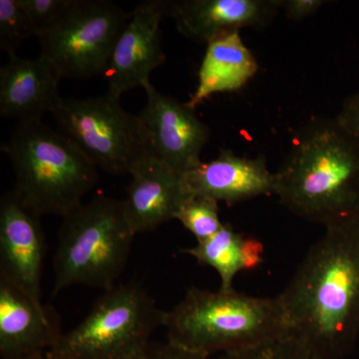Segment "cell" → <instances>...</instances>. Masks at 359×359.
Here are the masks:
<instances>
[{"instance_id":"obj_1","label":"cell","mask_w":359,"mask_h":359,"mask_svg":"<svg viewBox=\"0 0 359 359\" xmlns=\"http://www.w3.org/2000/svg\"><path fill=\"white\" fill-rule=\"evenodd\" d=\"M287 330L314 359H339L359 337V222L325 228L278 295Z\"/></svg>"},{"instance_id":"obj_2","label":"cell","mask_w":359,"mask_h":359,"mask_svg":"<svg viewBox=\"0 0 359 359\" xmlns=\"http://www.w3.org/2000/svg\"><path fill=\"white\" fill-rule=\"evenodd\" d=\"M273 195L299 218L325 228L359 222V138L337 117L316 118L292 137Z\"/></svg>"},{"instance_id":"obj_3","label":"cell","mask_w":359,"mask_h":359,"mask_svg":"<svg viewBox=\"0 0 359 359\" xmlns=\"http://www.w3.org/2000/svg\"><path fill=\"white\" fill-rule=\"evenodd\" d=\"M168 341L207 356L257 346L289 332L278 297L191 287L166 311Z\"/></svg>"},{"instance_id":"obj_4","label":"cell","mask_w":359,"mask_h":359,"mask_svg":"<svg viewBox=\"0 0 359 359\" xmlns=\"http://www.w3.org/2000/svg\"><path fill=\"white\" fill-rule=\"evenodd\" d=\"M1 150L15 172L14 192L35 214L65 217L83 204L98 180L76 144L41 121L20 122Z\"/></svg>"},{"instance_id":"obj_5","label":"cell","mask_w":359,"mask_h":359,"mask_svg":"<svg viewBox=\"0 0 359 359\" xmlns=\"http://www.w3.org/2000/svg\"><path fill=\"white\" fill-rule=\"evenodd\" d=\"M62 219L54 257L53 294L78 285L112 289L136 236L122 201L97 196Z\"/></svg>"},{"instance_id":"obj_6","label":"cell","mask_w":359,"mask_h":359,"mask_svg":"<svg viewBox=\"0 0 359 359\" xmlns=\"http://www.w3.org/2000/svg\"><path fill=\"white\" fill-rule=\"evenodd\" d=\"M165 318L166 311L140 285H115L52 351L70 359H135Z\"/></svg>"},{"instance_id":"obj_7","label":"cell","mask_w":359,"mask_h":359,"mask_svg":"<svg viewBox=\"0 0 359 359\" xmlns=\"http://www.w3.org/2000/svg\"><path fill=\"white\" fill-rule=\"evenodd\" d=\"M51 114L60 133L106 173L130 175L153 155L140 117L123 109L120 99L108 93L88 99L61 97Z\"/></svg>"},{"instance_id":"obj_8","label":"cell","mask_w":359,"mask_h":359,"mask_svg":"<svg viewBox=\"0 0 359 359\" xmlns=\"http://www.w3.org/2000/svg\"><path fill=\"white\" fill-rule=\"evenodd\" d=\"M130 13L107 0H73L51 27L37 33L40 56L61 78L86 79L105 73Z\"/></svg>"},{"instance_id":"obj_9","label":"cell","mask_w":359,"mask_h":359,"mask_svg":"<svg viewBox=\"0 0 359 359\" xmlns=\"http://www.w3.org/2000/svg\"><path fill=\"white\" fill-rule=\"evenodd\" d=\"M147 103L139 117L146 129L151 152L181 174L199 166L210 129L195 109L161 93L150 81L143 85Z\"/></svg>"},{"instance_id":"obj_10","label":"cell","mask_w":359,"mask_h":359,"mask_svg":"<svg viewBox=\"0 0 359 359\" xmlns=\"http://www.w3.org/2000/svg\"><path fill=\"white\" fill-rule=\"evenodd\" d=\"M167 15V1L148 0L135 6L106 69V93L121 98L129 90L150 81L153 70L166 61L160 40V22Z\"/></svg>"},{"instance_id":"obj_11","label":"cell","mask_w":359,"mask_h":359,"mask_svg":"<svg viewBox=\"0 0 359 359\" xmlns=\"http://www.w3.org/2000/svg\"><path fill=\"white\" fill-rule=\"evenodd\" d=\"M39 215L14 190L0 201V278L41 302L45 238Z\"/></svg>"},{"instance_id":"obj_12","label":"cell","mask_w":359,"mask_h":359,"mask_svg":"<svg viewBox=\"0 0 359 359\" xmlns=\"http://www.w3.org/2000/svg\"><path fill=\"white\" fill-rule=\"evenodd\" d=\"M280 11V0L167 1V15L187 39L208 44L243 28L266 27Z\"/></svg>"},{"instance_id":"obj_13","label":"cell","mask_w":359,"mask_h":359,"mask_svg":"<svg viewBox=\"0 0 359 359\" xmlns=\"http://www.w3.org/2000/svg\"><path fill=\"white\" fill-rule=\"evenodd\" d=\"M62 332L41 302L0 278V354L2 359H40Z\"/></svg>"},{"instance_id":"obj_14","label":"cell","mask_w":359,"mask_h":359,"mask_svg":"<svg viewBox=\"0 0 359 359\" xmlns=\"http://www.w3.org/2000/svg\"><path fill=\"white\" fill-rule=\"evenodd\" d=\"M130 176L131 182L122 202L136 235L154 231L176 219L180 208L189 197L183 174L150 155L134 167Z\"/></svg>"},{"instance_id":"obj_15","label":"cell","mask_w":359,"mask_h":359,"mask_svg":"<svg viewBox=\"0 0 359 359\" xmlns=\"http://www.w3.org/2000/svg\"><path fill=\"white\" fill-rule=\"evenodd\" d=\"M183 179L189 196H207L228 204L273 194L275 187V173L269 171L263 156L241 157L226 149L216 159L186 172Z\"/></svg>"},{"instance_id":"obj_16","label":"cell","mask_w":359,"mask_h":359,"mask_svg":"<svg viewBox=\"0 0 359 359\" xmlns=\"http://www.w3.org/2000/svg\"><path fill=\"white\" fill-rule=\"evenodd\" d=\"M60 79L54 66L42 56L26 59L11 54L0 68V114L20 122L41 119L60 101Z\"/></svg>"},{"instance_id":"obj_17","label":"cell","mask_w":359,"mask_h":359,"mask_svg":"<svg viewBox=\"0 0 359 359\" xmlns=\"http://www.w3.org/2000/svg\"><path fill=\"white\" fill-rule=\"evenodd\" d=\"M259 63L240 36L224 35L207 44L198 86L187 105L195 109L212 95L243 88L257 74Z\"/></svg>"},{"instance_id":"obj_18","label":"cell","mask_w":359,"mask_h":359,"mask_svg":"<svg viewBox=\"0 0 359 359\" xmlns=\"http://www.w3.org/2000/svg\"><path fill=\"white\" fill-rule=\"evenodd\" d=\"M183 252L202 266L216 269L221 280L219 289L224 290L233 289V278L240 271L257 269L264 261L263 244L257 238L238 233L228 223H224L211 238Z\"/></svg>"},{"instance_id":"obj_19","label":"cell","mask_w":359,"mask_h":359,"mask_svg":"<svg viewBox=\"0 0 359 359\" xmlns=\"http://www.w3.org/2000/svg\"><path fill=\"white\" fill-rule=\"evenodd\" d=\"M218 201L207 196L192 195L180 208L176 219L187 230L203 242L218 233L223 226L219 219Z\"/></svg>"},{"instance_id":"obj_20","label":"cell","mask_w":359,"mask_h":359,"mask_svg":"<svg viewBox=\"0 0 359 359\" xmlns=\"http://www.w3.org/2000/svg\"><path fill=\"white\" fill-rule=\"evenodd\" d=\"M219 359H314L308 347L290 332L257 346L222 354Z\"/></svg>"},{"instance_id":"obj_21","label":"cell","mask_w":359,"mask_h":359,"mask_svg":"<svg viewBox=\"0 0 359 359\" xmlns=\"http://www.w3.org/2000/svg\"><path fill=\"white\" fill-rule=\"evenodd\" d=\"M36 37V28L18 0H0V47L7 55L16 54L23 41Z\"/></svg>"},{"instance_id":"obj_22","label":"cell","mask_w":359,"mask_h":359,"mask_svg":"<svg viewBox=\"0 0 359 359\" xmlns=\"http://www.w3.org/2000/svg\"><path fill=\"white\" fill-rule=\"evenodd\" d=\"M73 0H18V6L25 11L36 28L37 33L55 25L66 13Z\"/></svg>"},{"instance_id":"obj_23","label":"cell","mask_w":359,"mask_h":359,"mask_svg":"<svg viewBox=\"0 0 359 359\" xmlns=\"http://www.w3.org/2000/svg\"><path fill=\"white\" fill-rule=\"evenodd\" d=\"M135 359H209L183 347L167 341L164 344H149Z\"/></svg>"},{"instance_id":"obj_24","label":"cell","mask_w":359,"mask_h":359,"mask_svg":"<svg viewBox=\"0 0 359 359\" xmlns=\"http://www.w3.org/2000/svg\"><path fill=\"white\" fill-rule=\"evenodd\" d=\"M325 0H280V11L290 20H302L320 11Z\"/></svg>"},{"instance_id":"obj_25","label":"cell","mask_w":359,"mask_h":359,"mask_svg":"<svg viewBox=\"0 0 359 359\" xmlns=\"http://www.w3.org/2000/svg\"><path fill=\"white\" fill-rule=\"evenodd\" d=\"M335 117L340 124L359 138V91L344 101L340 112Z\"/></svg>"},{"instance_id":"obj_26","label":"cell","mask_w":359,"mask_h":359,"mask_svg":"<svg viewBox=\"0 0 359 359\" xmlns=\"http://www.w3.org/2000/svg\"><path fill=\"white\" fill-rule=\"evenodd\" d=\"M40 359H70V358H65V356L61 355V354L55 353V351H49L48 353L45 354L43 358H41Z\"/></svg>"}]
</instances>
